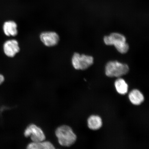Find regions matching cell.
Returning a JSON list of instances; mask_svg holds the SVG:
<instances>
[{
    "instance_id": "7c38bea8",
    "label": "cell",
    "mask_w": 149,
    "mask_h": 149,
    "mask_svg": "<svg viewBox=\"0 0 149 149\" xmlns=\"http://www.w3.org/2000/svg\"><path fill=\"white\" fill-rule=\"evenodd\" d=\"M115 86L116 90L119 94L125 95L128 92V85L125 80L121 78L117 79Z\"/></svg>"
},
{
    "instance_id": "9c48e42d",
    "label": "cell",
    "mask_w": 149,
    "mask_h": 149,
    "mask_svg": "<svg viewBox=\"0 0 149 149\" xmlns=\"http://www.w3.org/2000/svg\"><path fill=\"white\" fill-rule=\"evenodd\" d=\"M27 148L29 149H55V147L49 141L45 140L39 142L32 141L27 145Z\"/></svg>"
},
{
    "instance_id": "8fae6325",
    "label": "cell",
    "mask_w": 149,
    "mask_h": 149,
    "mask_svg": "<svg viewBox=\"0 0 149 149\" xmlns=\"http://www.w3.org/2000/svg\"><path fill=\"white\" fill-rule=\"evenodd\" d=\"M88 125L90 129L96 130L99 129L102 125V119L97 115H92L88 120Z\"/></svg>"
},
{
    "instance_id": "4fadbf2b",
    "label": "cell",
    "mask_w": 149,
    "mask_h": 149,
    "mask_svg": "<svg viewBox=\"0 0 149 149\" xmlns=\"http://www.w3.org/2000/svg\"><path fill=\"white\" fill-rule=\"evenodd\" d=\"M5 81V78L2 74H0V85L2 84Z\"/></svg>"
},
{
    "instance_id": "5b68a950",
    "label": "cell",
    "mask_w": 149,
    "mask_h": 149,
    "mask_svg": "<svg viewBox=\"0 0 149 149\" xmlns=\"http://www.w3.org/2000/svg\"><path fill=\"white\" fill-rule=\"evenodd\" d=\"M24 135L26 137H30L33 142H39L45 140L46 136L40 127L35 124H31L26 128Z\"/></svg>"
},
{
    "instance_id": "277c9868",
    "label": "cell",
    "mask_w": 149,
    "mask_h": 149,
    "mask_svg": "<svg viewBox=\"0 0 149 149\" xmlns=\"http://www.w3.org/2000/svg\"><path fill=\"white\" fill-rule=\"evenodd\" d=\"M94 62L93 58L88 55L74 53L72 58V64L77 70H85L92 65Z\"/></svg>"
},
{
    "instance_id": "8992f818",
    "label": "cell",
    "mask_w": 149,
    "mask_h": 149,
    "mask_svg": "<svg viewBox=\"0 0 149 149\" xmlns=\"http://www.w3.org/2000/svg\"><path fill=\"white\" fill-rule=\"evenodd\" d=\"M41 41L47 47L55 46L58 43L59 40V35L53 31H46L41 33Z\"/></svg>"
},
{
    "instance_id": "30bf717a",
    "label": "cell",
    "mask_w": 149,
    "mask_h": 149,
    "mask_svg": "<svg viewBox=\"0 0 149 149\" xmlns=\"http://www.w3.org/2000/svg\"><path fill=\"white\" fill-rule=\"evenodd\" d=\"M129 98L130 102L135 105H139L144 101L143 95L137 89H134L130 93Z\"/></svg>"
},
{
    "instance_id": "52a82bcc",
    "label": "cell",
    "mask_w": 149,
    "mask_h": 149,
    "mask_svg": "<svg viewBox=\"0 0 149 149\" xmlns=\"http://www.w3.org/2000/svg\"><path fill=\"white\" fill-rule=\"evenodd\" d=\"M3 51L6 55L9 57H14L20 51L18 42L12 40L7 41L3 45Z\"/></svg>"
},
{
    "instance_id": "3957f363",
    "label": "cell",
    "mask_w": 149,
    "mask_h": 149,
    "mask_svg": "<svg viewBox=\"0 0 149 149\" xmlns=\"http://www.w3.org/2000/svg\"><path fill=\"white\" fill-rule=\"evenodd\" d=\"M129 68L128 65L117 61H111L105 67V74L108 77H121L127 74Z\"/></svg>"
},
{
    "instance_id": "6da1fadb",
    "label": "cell",
    "mask_w": 149,
    "mask_h": 149,
    "mask_svg": "<svg viewBox=\"0 0 149 149\" xmlns=\"http://www.w3.org/2000/svg\"><path fill=\"white\" fill-rule=\"evenodd\" d=\"M59 144L64 147H70L74 144L77 136L70 126L62 125L58 127L55 132Z\"/></svg>"
},
{
    "instance_id": "ba28073f",
    "label": "cell",
    "mask_w": 149,
    "mask_h": 149,
    "mask_svg": "<svg viewBox=\"0 0 149 149\" xmlns=\"http://www.w3.org/2000/svg\"><path fill=\"white\" fill-rule=\"evenodd\" d=\"M17 24L13 21L5 22L3 24V29L5 34L7 36H15L18 34Z\"/></svg>"
},
{
    "instance_id": "7a4b0ae2",
    "label": "cell",
    "mask_w": 149,
    "mask_h": 149,
    "mask_svg": "<svg viewBox=\"0 0 149 149\" xmlns=\"http://www.w3.org/2000/svg\"><path fill=\"white\" fill-rule=\"evenodd\" d=\"M104 40L107 45H114L121 53L125 54L129 49V46L126 42L125 37L120 33H112L109 36L104 37Z\"/></svg>"
}]
</instances>
